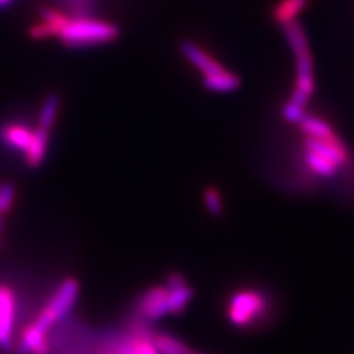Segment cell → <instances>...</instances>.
Returning a JSON list of instances; mask_svg holds the SVG:
<instances>
[{
	"label": "cell",
	"mask_w": 354,
	"mask_h": 354,
	"mask_svg": "<svg viewBox=\"0 0 354 354\" xmlns=\"http://www.w3.org/2000/svg\"><path fill=\"white\" fill-rule=\"evenodd\" d=\"M194 354H203V353H198V351H195V353H194Z\"/></svg>",
	"instance_id": "484cf974"
},
{
	"label": "cell",
	"mask_w": 354,
	"mask_h": 354,
	"mask_svg": "<svg viewBox=\"0 0 354 354\" xmlns=\"http://www.w3.org/2000/svg\"><path fill=\"white\" fill-rule=\"evenodd\" d=\"M127 346L133 354H160L157 347H155L152 338L145 334H139L133 337Z\"/></svg>",
	"instance_id": "d6986e66"
},
{
	"label": "cell",
	"mask_w": 354,
	"mask_h": 354,
	"mask_svg": "<svg viewBox=\"0 0 354 354\" xmlns=\"http://www.w3.org/2000/svg\"><path fill=\"white\" fill-rule=\"evenodd\" d=\"M300 127L306 133L308 138H316V139H329L332 136H335L334 129L330 127L329 123H326L325 120L317 118L313 115H304L300 120Z\"/></svg>",
	"instance_id": "5bb4252c"
},
{
	"label": "cell",
	"mask_w": 354,
	"mask_h": 354,
	"mask_svg": "<svg viewBox=\"0 0 354 354\" xmlns=\"http://www.w3.org/2000/svg\"><path fill=\"white\" fill-rule=\"evenodd\" d=\"M204 86L209 92H218V93H229L235 92L241 86L239 77L230 71H223L213 75L204 77Z\"/></svg>",
	"instance_id": "4fadbf2b"
},
{
	"label": "cell",
	"mask_w": 354,
	"mask_h": 354,
	"mask_svg": "<svg viewBox=\"0 0 354 354\" xmlns=\"http://www.w3.org/2000/svg\"><path fill=\"white\" fill-rule=\"evenodd\" d=\"M0 230H2V220H0Z\"/></svg>",
	"instance_id": "d4e9b609"
},
{
	"label": "cell",
	"mask_w": 354,
	"mask_h": 354,
	"mask_svg": "<svg viewBox=\"0 0 354 354\" xmlns=\"http://www.w3.org/2000/svg\"><path fill=\"white\" fill-rule=\"evenodd\" d=\"M15 316V295L8 286H0V348L12 346V328Z\"/></svg>",
	"instance_id": "8992f818"
},
{
	"label": "cell",
	"mask_w": 354,
	"mask_h": 354,
	"mask_svg": "<svg viewBox=\"0 0 354 354\" xmlns=\"http://www.w3.org/2000/svg\"><path fill=\"white\" fill-rule=\"evenodd\" d=\"M153 344L161 354H194L195 351L187 347L185 342L170 334H157L153 338Z\"/></svg>",
	"instance_id": "2e32d148"
},
{
	"label": "cell",
	"mask_w": 354,
	"mask_h": 354,
	"mask_svg": "<svg viewBox=\"0 0 354 354\" xmlns=\"http://www.w3.org/2000/svg\"><path fill=\"white\" fill-rule=\"evenodd\" d=\"M41 21L50 28L53 36H58L59 31L62 30V27L66 24V21H68V18L64 17L59 12H57V10L43 9L41 10Z\"/></svg>",
	"instance_id": "44dd1931"
},
{
	"label": "cell",
	"mask_w": 354,
	"mask_h": 354,
	"mask_svg": "<svg viewBox=\"0 0 354 354\" xmlns=\"http://www.w3.org/2000/svg\"><path fill=\"white\" fill-rule=\"evenodd\" d=\"M283 31L297 59V84L290 101L306 106L308 99L315 93L313 61L312 55H310L307 36L297 21L283 26Z\"/></svg>",
	"instance_id": "6da1fadb"
},
{
	"label": "cell",
	"mask_w": 354,
	"mask_h": 354,
	"mask_svg": "<svg viewBox=\"0 0 354 354\" xmlns=\"http://www.w3.org/2000/svg\"><path fill=\"white\" fill-rule=\"evenodd\" d=\"M167 295H169V290L165 286L151 288V290H148L142 295L139 301L140 315L149 320H157L167 315L169 313Z\"/></svg>",
	"instance_id": "52a82bcc"
},
{
	"label": "cell",
	"mask_w": 354,
	"mask_h": 354,
	"mask_svg": "<svg viewBox=\"0 0 354 354\" xmlns=\"http://www.w3.org/2000/svg\"><path fill=\"white\" fill-rule=\"evenodd\" d=\"M77 295H79V282L75 279H65L53 294L48 307L41 310L35 324L43 330H48L58 319L70 312Z\"/></svg>",
	"instance_id": "277c9868"
},
{
	"label": "cell",
	"mask_w": 354,
	"mask_h": 354,
	"mask_svg": "<svg viewBox=\"0 0 354 354\" xmlns=\"http://www.w3.org/2000/svg\"><path fill=\"white\" fill-rule=\"evenodd\" d=\"M270 312L272 298L260 290H241L227 300V319L241 329L260 326L270 317Z\"/></svg>",
	"instance_id": "7a4b0ae2"
},
{
	"label": "cell",
	"mask_w": 354,
	"mask_h": 354,
	"mask_svg": "<svg viewBox=\"0 0 354 354\" xmlns=\"http://www.w3.org/2000/svg\"><path fill=\"white\" fill-rule=\"evenodd\" d=\"M44 334H46V330H43L36 324L26 326L21 337V353L48 354L49 346Z\"/></svg>",
	"instance_id": "9c48e42d"
},
{
	"label": "cell",
	"mask_w": 354,
	"mask_h": 354,
	"mask_svg": "<svg viewBox=\"0 0 354 354\" xmlns=\"http://www.w3.org/2000/svg\"><path fill=\"white\" fill-rule=\"evenodd\" d=\"M204 203L209 212V214L214 217H220L223 214V201H221V195L217 191V187L208 186L204 191Z\"/></svg>",
	"instance_id": "ffe728a7"
},
{
	"label": "cell",
	"mask_w": 354,
	"mask_h": 354,
	"mask_svg": "<svg viewBox=\"0 0 354 354\" xmlns=\"http://www.w3.org/2000/svg\"><path fill=\"white\" fill-rule=\"evenodd\" d=\"M306 162L310 167V170H313L316 174L322 177H332L338 170V165L326 160L325 157H322V155L307 151V149H306Z\"/></svg>",
	"instance_id": "e0dca14e"
},
{
	"label": "cell",
	"mask_w": 354,
	"mask_h": 354,
	"mask_svg": "<svg viewBox=\"0 0 354 354\" xmlns=\"http://www.w3.org/2000/svg\"><path fill=\"white\" fill-rule=\"evenodd\" d=\"M59 96L52 93L50 96L46 97L44 101L41 111H40V126L44 130H50V127L53 126L55 120H57V114H58V108H59Z\"/></svg>",
	"instance_id": "ac0fdd59"
},
{
	"label": "cell",
	"mask_w": 354,
	"mask_h": 354,
	"mask_svg": "<svg viewBox=\"0 0 354 354\" xmlns=\"http://www.w3.org/2000/svg\"><path fill=\"white\" fill-rule=\"evenodd\" d=\"M310 0H281L273 8V21L276 24L286 26L290 22H294L298 14L308 6Z\"/></svg>",
	"instance_id": "30bf717a"
},
{
	"label": "cell",
	"mask_w": 354,
	"mask_h": 354,
	"mask_svg": "<svg viewBox=\"0 0 354 354\" xmlns=\"http://www.w3.org/2000/svg\"><path fill=\"white\" fill-rule=\"evenodd\" d=\"M192 295H194L192 288L187 286L186 283H183L180 286L169 288V295H167L169 313H171V315L183 313L186 306L189 304Z\"/></svg>",
	"instance_id": "9a60e30c"
},
{
	"label": "cell",
	"mask_w": 354,
	"mask_h": 354,
	"mask_svg": "<svg viewBox=\"0 0 354 354\" xmlns=\"http://www.w3.org/2000/svg\"><path fill=\"white\" fill-rule=\"evenodd\" d=\"M180 50L185 55V58L189 62H192L196 68L203 73L204 77L226 71L223 65L218 64L214 58L209 57L205 50H203L201 48L196 46L195 43L189 40H185L180 43Z\"/></svg>",
	"instance_id": "ba28073f"
},
{
	"label": "cell",
	"mask_w": 354,
	"mask_h": 354,
	"mask_svg": "<svg viewBox=\"0 0 354 354\" xmlns=\"http://www.w3.org/2000/svg\"><path fill=\"white\" fill-rule=\"evenodd\" d=\"M282 114L283 118L286 121H290V123H300V120L306 115L304 113V106L298 105L292 101H288L282 109Z\"/></svg>",
	"instance_id": "603a6c76"
},
{
	"label": "cell",
	"mask_w": 354,
	"mask_h": 354,
	"mask_svg": "<svg viewBox=\"0 0 354 354\" xmlns=\"http://www.w3.org/2000/svg\"><path fill=\"white\" fill-rule=\"evenodd\" d=\"M32 131L21 124H8L0 130V139H2L8 147L15 148L19 151H27Z\"/></svg>",
	"instance_id": "8fae6325"
},
{
	"label": "cell",
	"mask_w": 354,
	"mask_h": 354,
	"mask_svg": "<svg viewBox=\"0 0 354 354\" xmlns=\"http://www.w3.org/2000/svg\"><path fill=\"white\" fill-rule=\"evenodd\" d=\"M10 3H12V0H0V8H5Z\"/></svg>",
	"instance_id": "cb8c5ba5"
},
{
	"label": "cell",
	"mask_w": 354,
	"mask_h": 354,
	"mask_svg": "<svg viewBox=\"0 0 354 354\" xmlns=\"http://www.w3.org/2000/svg\"><path fill=\"white\" fill-rule=\"evenodd\" d=\"M304 142H306L304 147L307 151H312V152L322 155V157L332 161L335 165H338V167L344 165L350 158L347 147L337 135L329 138V139H316V138L307 136Z\"/></svg>",
	"instance_id": "5b68a950"
},
{
	"label": "cell",
	"mask_w": 354,
	"mask_h": 354,
	"mask_svg": "<svg viewBox=\"0 0 354 354\" xmlns=\"http://www.w3.org/2000/svg\"><path fill=\"white\" fill-rule=\"evenodd\" d=\"M15 187L12 183L0 185V214L9 212V208L14 204Z\"/></svg>",
	"instance_id": "7402d4cb"
},
{
	"label": "cell",
	"mask_w": 354,
	"mask_h": 354,
	"mask_svg": "<svg viewBox=\"0 0 354 354\" xmlns=\"http://www.w3.org/2000/svg\"><path fill=\"white\" fill-rule=\"evenodd\" d=\"M58 36L66 46L83 48L115 40L118 28L111 22L97 19H68Z\"/></svg>",
	"instance_id": "3957f363"
},
{
	"label": "cell",
	"mask_w": 354,
	"mask_h": 354,
	"mask_svg": "<svg viewBox=\"0 0 354 354\" xmlns=\"http://www.w3.org/2000/svg\"><path fill=\"white\" fill-rule=\"evenodd\" d=\"M49 140V130L37 127L32 131L30 145L26 151V161L30 167H37L43 161L44 153H46V147Z\"/></svg>",
	"instance_id": "7c38bea8"
}]
</instances>
